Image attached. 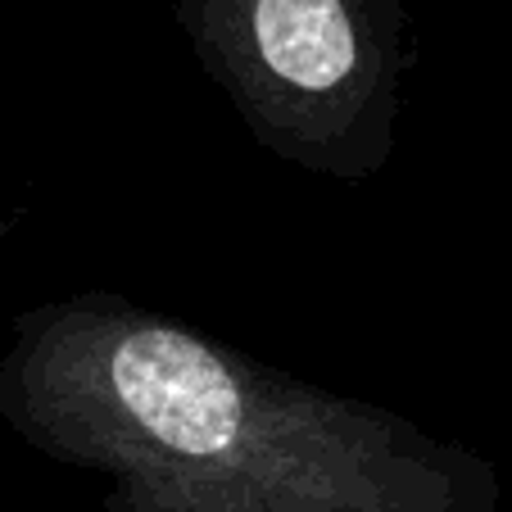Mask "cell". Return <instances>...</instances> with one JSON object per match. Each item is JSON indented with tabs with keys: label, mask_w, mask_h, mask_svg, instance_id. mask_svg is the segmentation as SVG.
I'll return each mask as SVG.
<instances>
[{
	"label": "cell",
	"mask_w": 512,
	"mask_h": 512,
	"mask_svg": "<svg viewBox=\"0 0 512 512\" xmlns=\"http://www.w3.org/2000/svg\"><path fill=\"white\" fill-rule=\"evenodd\" d=\"M182 28L245 132L327 182H372L404 114L390 0H182Z\"/></svg>",
	"instance_id": "cell-2"
},
{
	"label": "cell",
	"mask_w": 512,
	"mask_h": 512,
	"mask_svg": "<svg viewBox=\"0 0 512 512\" xmlns=\"http://www.w3.org/2000/svg\"><path fill=\"white\" fill-rule=\"evenodd\" d=\"M0 417L105 512H494L490 472L368 399L87 290L14 318Z\"/></svg>",
	"instance_id": "cell-1"
}]
</instances>
